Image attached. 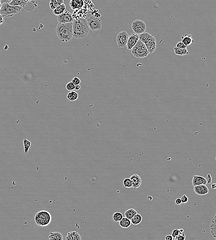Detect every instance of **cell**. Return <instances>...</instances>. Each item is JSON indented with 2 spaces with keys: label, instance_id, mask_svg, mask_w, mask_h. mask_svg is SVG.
<instances>
[{
  "label": "cell",
  "instance_id": "cell-1",
  "mask_svg": "<svg viewBox=\"0 0 216 240\" xmlns=\"http://www.w3.org/2000/svg\"><path fill=\"white\" fill-rule=\"evenodd\" d=\"M72 23L73 37L82 39L87 37L90 29L87 23V19H74Z\"/></svg>",
  "mask_w": 216,
  "mask_h": 240
},
{
  "label": "cell",
  "instance_id": "cell-2",
  "mask_svg": "<svg viewBox=\"0 0 216 240\" xmlns=\"http://www.w3.org/2000/svg\"><path fill=\"white\" fill-rule=\"evenodd\" d=\"M73 23H59L56 28L57 35L61 42H68L73 37Z\"/></svg>",
  "mask_w": 216,
  "mask_h": 240
},
{
  "label": "cell",
  "instance_id": "cell-3",
  "mask_svg": "<svg viewBox=\"0 0 216 240\" xmlns=\"http://www.w3.org/2000/svg\"><path fill=\"white\" fill-rule=\"evenodd\" d=\"M139 40L145 44L149 54L153 53L156 50V40L153 35L148 33H143L139 35Z\"/></svg>",
  "mask_w": 216,
  "mask_h": 240
},
{
  "label": "cell",
  "instance_id": "cell-4",
  "mask_svg": "<svg viewBox=\"0 0 216 240\" xmlns=\"http://www.w3.org/2000/svg\"><path fill=\"white\" fill-rule=\"evenodd\" d=\"M20 6H12L8 3L3 4L0 10V13L3 18H9L19 13L22 9Z\"/></svg>",
  "mask_w": 216,
  "mask_h": 240
},
{
  "label": "cell",
  "instance_id": "cell-5",
  "mask_svg": "<svg viewBox=\"0 0 216 240\" xmlns=\"http://www.w3.org/2000/svg\"><path fill=\"white\" fill-rule=\"evenodd\" d=\"M131 52L133 56L138 58H145L149 54L145 44L139 40L132 49Z\"/></svg>",
  "mask_w": 216,
  "mask_h": 240
},
{
  "label": "cell",
  "instance_id": "cell-6",
  "mask_svg": "<svg viewBox=\"0 0 216 240\" xmlns=\"http://www.w3.org/2000/svg\"><path fill=\"white\" fill-rule=\"evenodd\" d=\"M51 220V215L50 213L46 211L38 212L35 217L36 224L40 226H47L50 224Z\"/></svg>",
  "mask_w": 216,
  "mask_h": 240
},
{
  "label": "cell",
  "instance_id": "cell-7",
  "mask_svg": "<svg viewBox=\"0 0 216 240\" xmlns=\"http://www.w3.org/2000/svg\"><path fill=\"white\" fill-rule=\"evenodd\" d=\"M87 20L89 29L92 31H97L102 28V22L99 18L91 16L87 18Z\"/></svg>",
  "mask_w": 216,
  "mask_h": 240
},
{
  "label": "cell",
  "instance_id": "cell-8",
  "mask_svg": "<svg viewBox=\"0 0 216 240\" xmlns=\"http://www.w3.org/2000/svg\"><path fill=\"white\" fill-rule=\"evenodd\" d=\"M131 29L134 33L139 35L145 32L146 26L143 21L137 20L132 23Z\"/></svg>",
  "mask_w": 216,
  "mask_h": 240
},
{
  "label": "cell",
  "instance_id": "cell-9",
  "mask_svg": "<svg viewBox=\"0 0 216 240\" xmlns=\"http://www.w3.org/2000/svg\"><path fill=\"white\" fill-rule=\"evenodd\" d=\"M129 35L126 32L123 31L119 33L116 37V43L119 48H124L127 44Z\"/></svg>",
  "mask_w": 216,
  "mask_h": 240
},
{
  "label": "cell",
  "instance_id": "cell-10",
  "mask_svg": "<svg viewBox=\"0 0 216 240\" xmlns=\"http://www.w3.org/2000/svg\"><path fill=\"white\" fill-rule=\"evenodd\" d=\"M57 20L59 23H67L73 22L74 19L72 14L69 11H66L57 16Z\"/></svg>",
  "mask_w": 216,
  "mask_h": 240
},
{
  "label": "cell",
  "instance_id": "cell-11",
  "mask_svg": "<svg viewBox=\"0 0 216 240\" xmlns=\"http://www.w3.org/2000/svg\"><path fill=\"white\" fill-rule=\"evenodd\" d=\"M139 40V35L135 33H133L129 36L127 47L128 50H131L134 46L136 44L138 41Z\"/></svg>",
  "mask_w": 216,
  "mask_h": 240
},
{
  "label": "cell",
  "instance_id": "cell-12",
  "mask_svg": "<svg viewBox=\"0 0 216 240\" xmlns=\"http://www.w3.org/2000/svg\"><path fill=\"white\" fill-rule=\"evenodd\" d=\"M194 192L199 196H204L208 193L209 190L208 187L205 185L194 186Z\"/></svg>",
  "mask_w": 216,
  "mask_h": 240
},
{
  "label": "cell",
  "instance_id": "cell-13",
  "mask_svg": "<svg viewBox=\"0 0 216 240\" xmlns=\"http://www.w3.org/2000/svg\"><path fill=\"white\" fill-rule=\"evenodd\" d=\"M130 179L132 183V188L136 189L139 188L142 184V179L140 176L134 174L130 177Z\"/></svg>",
  "mask_w": 216,
  "mask_h": 240
},
{
  "label": "cell",
  "instance_id": "cell-14",
  "mask_svg": "<svg viewBox=\"0 0 216 240\" xmlns=\"http://www.w3.org/2000/svg\"><path fill=\"white\" fill-rule=\"evenodd\" d=\"M37 7V2L34 0L30 1L24 2L22 6V8L26 11H31L33 10L35 8Z\"/></svg>",
  "mask_w": 216,
  "mask_h": 240
},
{
  "label": "cell",
  "instance_id": "cell-15",
  "mask_svg": "<svg viewBox=\"0 0 216 240\" xmlns=\"http://www.w3.org/2000/svg\"><path fill=\"white\" fill-rule=\"evenodd\" d=\"M207 180L204 177L199 176H194L192 180V185L193 186L206 185L207 184Z\"/></svg>",
  "mask_w": 216,
  "mask_h": 240
},
{
  "label": "cell",
  "instance_id": "cell-16",
  "mask_svg": "<svg viewBox=\"0 0 216 240\" xmlns=\"http://www.w3.org/2000/svg\"><path fill=\"white\" fill-rule=\"evenodd\" d=\"M70 7L72 10H76L82 8L84 5L83 0H71Z\"/></svg>",
  "mask_w": 216,
  "mask_h": 240
},
{
  "label": "cell",
  "instance_id": "cell-17",
  "mask_svg": "<svg viewBox=\"0 0 216 240\" xmlns=\"http://www.w3.org/2000/svg\"><path fill=\"white\" fill-rule=\"evenodd\" d=\"M67 240H80L81 237L77 232H71L68 233L66 237Z\"/></svg>",
  "mask_w": 216,
  "mask_h": 240
},
{
  "label": "cell",
  "instance_id": "cell-18",
  "mask_svg": "<svg viewBox=\"0 0 216 240\" xmlns=\"http://www.w3.org/2000/svg\"><path fill=\"white\" fill-rule=\"evenodd\" d=\"M181 41L187 47L190 45L194 42L192 36L188 34H185V36L182 37Z\"/></svg>",
  "mask_w": 216,
  "mask_h": 240
},
{
  "label": "cell",
  "instance_id": "cell-19",
  "mask_svg": "<svg viewBox=\"0 0 216 240\" xmlns=\"http://www.w3.org/2000/svg\"><path fill=\"white\" fill-rule=\"evenodd\" d=\"M131 224L130 220L126 217H123L122 220L119 221L120 226L123 228H127L129 227Z\"/></svg>",
  "mask_w": 216,
  "mask_h": 240
},
{
  "label": "cell",
  "instance_id": "cell-20",
  "mask_svg": "<svg viewBox=\"0 0 216 240\" xmlns=\"http://www.w3.org/2000/svg\"><path fill=\"white\" fill-rule=\"evenodd\" d=\"M210 229L212 236L214 239H216V214L212 220Z\"/></svg>",
  "mask_w": 216,
  "mask_h": 240
},
{
  "label": "cell",
  "instance_id": "cell-21",
  "mask_svg": "<svg viewBox=\"0 0 216 240\" xmlns=\"http://www.w3.org/2000/svg\"><path fill=\"white\" fill-rule=\"evenodd\" d=\"M50 240H63V236L59 232H51L49 236Z\"/></svg>",
  "mask_w": 216,
  "mask_h": 240
},
{
  "label": "cell",
  "instance_id": "cell-22",
  "mask_svg": "<svg viewBox=\"0 0 216 240\" xmlns=\"http://www.w3.org/2000/svg\"><path fill=\"white\" fill-rule=\"evenodd\" d=\"M64 4V0H51L50 2V7L51 9L55 10L56 8Z\"/></svg>",
  "mask_w": 216,
  "mask_h": 240
},
{
  "label": "cell",
  "instance_id": "cell-23",
  "mask_svg": "<svg viewBox=\"0 0 216 240\" xmlns=\"http://www.w3.org/2000/svg\"><path fill=\"white\" fill-rule=\"evenodd\" d=\"M65 8H66V6L65 4H62L61 5L59 6V7L56 8L55 10H53V13L55 16H59L65 11Z\"/></svg>",
  "mask_w": 216,
  "mask_h": 240
},
{
  "label": "cell",
  "instance_id": "cell-24",
  "mask_svg": "<svg viewBox=\"0 0 216 240\" xmlns=\"http://www.w3.org/2000/svg\"><path fill=\"white\" fill-rule=\"evenodd\" d=\"M142 221V217L140 214L137 213L136 215L134 216L133 218L131 220V224L134 225H137L140 223H141Z\"/></svg>",
  "mask_w": 216,
  "mask_h": 240
},
{
  "label": "cell",
  "instance_id": "cell-25",
  "mask_svg": "<svg viewBox=\"0 0 216 240\" xmlns=\"http://www.w3.org/2000/svg\"><path fill=\"white\" fill-rule=\"evenodd\" d=\"M174 51L175 54L178 56H185V55L189 54V52L187 49H181L177 48V47H175L174 48Z\"/></svg>",
  "mask_w": 216,
  "mask_h": 240
},
{
  "label": "cell",
  "instance_id": "cell-26",
  "mask_svg": "<svg viewBox=\"0 0 216 240\" xmlns=\"http://www.w3.org/2000/svg\"><path fill=\"white\" fill-rule=\"evenodd\" d=\"M137 213V211L134 209H130L127 210L125 212V217L128 218L129 220H131V218L134 217L135 215Z\"/></svg>",
  "mask_w": 216,
  "mask_h": 240
},
{
  "label": "cell",
  "instance_id": "cell-27",
  "mask_svg": "<svg viewBox=\"0 0 216 240\" xmlns=\"http://www.w3.org/2000/svg\"><path fill=\"white\" fill-rule=\"evenodd\" d=\"M79 95L75 91H71V92L69 93L67 96V98L68 100L71 101H75L78 98Z\"/></svg>",
  "mask_w": 216,
  "mask_h": 240
},
{
  "label": "cell",
  "instance_id": "cell-28",
  "mask_svg": "<svg viewBox=\"0 0 216 240\" xmlns=\"http://www.w3.org/2000/svg\"><path fill=\"white\" fill-rule=\"evenodd\" d=\"M23 144H24V152L25 154H27L29 152V150L31 148V143L30 141L28 140L27 139L25 138L23 140Z\"/></svg>",
  "mask_w": 216,
  "mask_h": 240
},
{
  "label": "cell",
  "instance_id": "cell-29",
  "mask_svg": "<svg viewBox=\"0 0 216 240\" xmlns=\"http://www.w3.org/2000/svg\"><path fill=\"white\" fill-rule=\"evenodd\" d=\"M123 217V214L119 212H116L113 214V219L115 222H119L120 221H121Z\"/></svg>",
  "mask_w": 216,
  "mask_h": 240
},
{
  "label": "cell",
  "instance_id": "cell-30",
  "mask_svg": "<svg viewBox=\"0 0 216 240\" xmlns=\"http://www.w3.org/2000/svg\"><path fill=\"white\" fill-rule=\"evenodd\" d=\"M24 2V0H12V1L9 4L12 6H20L21 7H22Z\"/></svg>",
  "mask_w": 216,
  "mask_h": 240
},
{
  "label": "cell",
  "instance_id": "cell-31",
  "mask_svg": "<svg viewBox=\"0 0 216 240\" xmlns=\"http://www.w3.org/2000/svg\"><path fill=\"white\" fill-rule=\"evenodd\" d=\"M122 184L125 188H132V183L130 178H126L124 179L123 181Z\"/></svg>",
  "mask_w": 216,
  "mask_h": 240
},
{
  "label": "cell",
  "instance_id": "cell-32",
  "mask_svg": "<svg viewBox=\"0 0 216 240\" xmlns=\"http://www.w3.org/2000/svg\"><path fill=\"white\" fill-rule=\"evenodd\" d=\"M66 89L68 91H74L75 89V85L72 82H69L66 85Z\"/></svg>",
  "mask_w": 216,
  "mask_h": 240
},
{
  "label": "cell",
  "instance_id": "cell-33",
  "mask_svg": "<svg viewBox=\"0 0 216 240\" xmlns=\"http://www.w3.org/2000/svg\"><path fill=\"white\" fill-rule=\"evenodd\" d=\"M181 233H182L180 232L179 229H174L172 233V236H173V239L176 240L177 237L178 236V235H180Z\"/></svg>",
  "mask_w": 216,
  "mask_h": 240
},
{
  "label": "cell",
  "instance_id": "cell-34",
  "mask_svg": "<svg viewBox=\"0 0 216 240\" xmlns=\"http://www.w3.org/2000/svg\"><path fill=\"white\" fill-rule=\"evenodd\" d=\"M176 47L179 49H186L187 46H186L182 42H178L176 44Z\"/></svg>",
  "mask_w": 216,
  "mask_h": 240
},
{
  "label": "cell",
  "instance_id": "cell-35",
  "mask_svg": "<svg viewBox=\"0 0 216 240\" xmlns=\"http://www.w3.org/2000/svg\"><path fill=\"white\" fill-rule=\"evenodd\" d=\"M72 82H73L75 85H78L80 84V80L78 77H75L72 80Z\"/></svg>",
  "mask_w": 216,
  "mask_h": 240
},
{
  "label": "cell",
  "instance_id": "cell-36",
  "mask_svg": "<svg viewBox=\"0 0 216 240\" xmlns=\"http://www.w3.org/2000/svg\"><path fill=\"white\" fill-rule=\"evenodd\" d=\"M185 239V236L183 233L180 234V235H178V236L176 238V240H184Z\"/></svg>",
  "mask_w": 216,
  "mask_h": 240
},
{
  "label": "cell",
  "instance_id": "cell-37",
  "mask_svg": "<svg viewBox=\"0 0 216 240\" xmlns=\"http://www.w3.org/2000/svg\"><path fill=\"white\" fill-rule=\"evenodd\" d=\"M181 200L182 203H184V204L186 203L188 201V197L185 195H184L182 196Z\"/></svg>",
  "mask_w": 216,
  "mask_h": 240
},
{
  "label": "cell",
  "instance_id": "cell-38",
  "mask_svg": "<svg viewBox=\"0 0 216 240\" xmlns=\"http://www.w3.org/2000/svg\"><path fill=\"white\" fill-rule=\"evenodd\" d=\"M175 203L176 204V205H180V204H181L182 203V200H181V199L178 198V199L175 200Z\"/></svg>",
  "mask_w": 216,
  "mask_h": 240
},
{
  "label": "cell",
  "instance_id": "cell-39",
  "mask_svg": "<svg viewBox=\"0 0 216 240\" xmlns=\"http://www.w3.org/2000/svg\"><path fill=\"white\" fill-rule=\"evenodd\" d=\"M12 1V0H1V4H5V3L9 4Z\"/></svg>",
  "mask_w": 216,
  "mask_h": 240
},
{
  "label": "cell",
  "instance_id": "cell-40",
  "mask_svg": "<svg viewBox=\"0 0 216 240\" xmlns=\"http://www.w3.org/2000/svg\"><path fill=\"white\" fill-rule=\"evenodd\" d=\"M4 22V18L2 16L0 13V25H1L2 23H3Z\"/></svg>",
  "mask_w": 216,
  "mask_h": 240
},
{
  "label": "cell",
  "instance_id": "cell-41",
  "mask_svg": "<svg viewBox=\"0 0 216 240\" xmlns=\"http://www.w3.org/2000/svg\"><path fill=\"white\" fill-rule=\"evenodd\" d=\"M165 239L166 240H172L173 239V237L172 235H167L166 236Z\"/></svg>",
  "mask_w": 216,
  "mask_h": 240
},
{
  "label": "cell",
  "instance_id": "cell-42",
  "mask_svg": "<svg viewBox=\"0 0 216 240\" xmlns=\"http://www.w3.org/2000/svg\"><path fill=\"white\" fill-rule=\"evenodd\" d=\"M80 88H81V86L79 85H75V91H78L80 89Z\"/></svg>",
  "mask_w": 216,
  "mask_h": 240
},
{
  "label": "cell",
  "instance_id": "cell-43",
  "mask_svg": "<svg viewBox=\"0 0 216 240\" xmlns=\"http://www.w3.org/2000/svg\"><path fill=\"white\" fill-rule=\"evenodd\" d=\"M212 188L213 189L216 188V184H213L212 185Z\"/></svg>",
  "mask_w": 216,
  "mask_h": 240
},
{
  "label": "cell",
  "instance_id": "cell-44",
  "mask_svg": "<svg viewBox=\"0 0 216 240\" xmlns=\"http://www.w3.org/2000/svg\"><path fill=\"white\" fill-rule=\"evenodd\" d=\"M179 230H180V232L181 233H183L184 232V229H179Z\"/></svg>",
  "mask_w": 216,
  "mask_h": 240
},
{
  "label": "cell",
  "instance_id": "cell-45",
  "mask_svg": "<svg viewBox=\"0 0 216 240\" xmlns=\"http://www.w3.org/2000/svg\"><path fill=\"white\" fill-rule=\"evenodd\" d=\"M32 1V0H24V1H25V2H27V1Z\"/></svg>",
  "mask_w": 216,
  "mask_h": 240
},
{
  "label": "cell",
  "instance_id": "cell-46",
  "mask_svg": "<svg viewBox=\"0 0 216 240\" xmlns=\"http://www.w3.org/2000/svg\"><path fill=\"white\" fill-rule=\"evenodd\" d=\"M1 5H2V4H1V2H0V10L1 9Z\"/></svg>",
  "mask_w": 216,
  "mask_h": 240
},
{
  "label": "cell",
  "instance_id": "cell-47",
  "mask_svg": "<svg viewBox=\"0 0 216 240\" xmlns=\"http://www.w3.org/2000/svg\"><path fill=\"white\" fill-rule=\"evenodd\" d=\"M215 160H216V158H215Z\"/></svg>",
  "mask_w": 216,
  "mask_h": 240
},
{
  "label": "cell",
  "instance_id": "cell-48",
  "mask_svg": "<svg viewBox=\"0 0 216 240\" xmlns=\"http://www.w3.org/2000/svg\"><path fill=\"white\" fill-rule=\"evenodd\" d=\"M1 0H0V2H1Z\"/></svg>",
  "mask_w": 216,
  "mask_h": 240
}]
</instances>
